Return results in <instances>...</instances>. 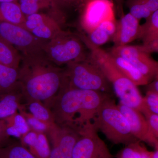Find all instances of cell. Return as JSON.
<instances>
[{
    "instance_id": "1",
    "label": "cell",
    "mask_w": 158,
    "mask_h": 158,
    "mask_svg": "<svg viewBox=\"0 0 158 158\" xmlns=\"http://www.w3.org/2000/svg\"><path fill=\"white\" fill-rule=\"evenodd\" d=\"M64 69L52 63L44 54L22 56L18 82L26 101L42 102L48 108L64 81Z\"/></svg>"
},
{
    "instance_id": "2",
    "label": "cell",
    "mask_w": 158,
    "mask_h": 158,
    "mask_svg": "<svg viewBox=\"0 0 158 158\" xmlns=\"http://www.w3.org/2000/svg\"><path fill=\"white\" fill-rule=\"evenodd\" d=\"M110 94L71 88L64 81L49 105L58 125L70 128L80 134L92 122L97 112Z\"/></svg>"
},
{
    "instance_id": "3",
    "label": "cell",
    "mask_w": 158,
    "mask_h": 158,
    "mask_svg": "<svg viewBox=\"0 0 158 158\" xmlns=\"http://www.w3.org/2000/svg\"><path fill=\"white\" fill-rule=\"evenodd\" d=\"M80 37L89 50V59L102 71L120 100V102L141 112L143 108V97L138 86L118 70L108 52L94 45L85 35H80Z\"/></svg>"
},
{
    "instance_id": "4",
    "label": "cell",
    "mask_w": 158,
    "mask_h": 158,
    "mask_svg": "<svg viewBox=\"0 0 158 158\" xmlns=\"http://www.w3.org/2000/svg\"><path fill=\"white\" fill-rule=\"evenodd\" d=\"M92 121L96 131L101 132L113 144L127 145L138 141L133 135L126 118L110 96L102 103Z\"/></svg>"
},
{
    "instance_id": "5",
    "label": "cell",
    "mask_w": 158,
    "mask_h": 158,
    "mask_svg": "<svg viewBox=\"0 0 158 158\" xmlns=\"http://www.w3.org/2000/svg\"><path fill=\"white\" fill-rule=\"evenodd\" d=\"M88 51L79 35L62 30L47 42L44 53L52 63L60 66L86 60L90 54Z\"/></svg>"
},
{
    "instance_id": "6",
    "label": "cell",
    "mask_w": 158,
    "mask_h": 158,
    "mask_svg": "<svg viewBox=\"0 0 158 158\" xmlns=\"http://www.w3.org/2000/svg\"><path fill=\"white\" fill-rule=\"evenodd\" d=\"M64 74V83L71 88L108 94L112 91L110 82L89 58L66 65Z\"/></svg>"
},
{
    "instance_id": "7",
    "label": "cell",
    "mask_w": 158,
    "mask_h": 158,
    "mask_svg": "<svg viewBox=\"0 0 158 158\" xmlns=\"http://www.w3.org/2000/svg\"><path fill=\"white\" fill-rule=\"evenodd\" d=\"M0 38L12 46L21 56L44 54L47 40L39 39L22 26L0 22Z\"/></svg>"
},
{
    "instance_id": "8",
    "label": "cell",
    "mask_w": 158,
    "mask_h": 158,
    "mask_svg": "<svg viewBox=\"0 0 158 158\" xmlns=\"http://www.w3.org/2000/svg\"><path fill=\"white\" fill-rule=\"evenodd\" d=\"M97 132L92 122L86 124L80 133L71 158H113Z\"/></svg>"
},
{
    "instance_id": "9",
    "label": "cell",
    "mask_w": 158,
    "mask_h": 158,
    "mask_svg": "<svg viewBox=\"0 0 158 158\" xmlns=\"http://www.w3.org/2000/svg\"><path fill=\"white\" fill-rule=\"evenodd\" d=\"M110 52L122 57L151 82L158 77V62L141 48L140 45L113 46Z\"/></svg>"
},
{
    "instance_id": "10",
    "label": "cell",
    "mask_w": 158,
    "mask_h": 158,
    "mask_svg": "<svg viewBox=\"0 0 158 158\" xmlns=\"http://www.w3.org/2000/svg\"><path fill=\"white\" fill-rule=\"evenodd\" d=\"M52 145L50 158H71L79 133L70 128L56 123L50 126L46 135Z\"/></svg>"
},
{
    "instance_id": "11",
    "label": "cell",
    "mask_w": 158,
    "mask_h": 158,
    "mask_svg": "<svg viewBox=\"0 0 158 158\" xmlns=\"http://www.w3.org/2000/svg\"><path fill=\"white\" fill-rule=\"evenodd\" d=\"M116 19L114 5L110 0H89L81 20L83 29L88 34L106 20Z\"/></svg>"
},
{
    "instance_id": "12",
    "label": "cell",
    "mask_w": 158,
    "mask_h": 158,
    "mask_svg": "<svg viewBox=\"0 0 158 158\" xmlns=\"http://www.w3.org/2000/svg\"><path fill=\"white\" fill-rule=\"evenodd\" d=\"M23 27L35 37L47 41L62 30L59 23L53 18L39 12L26 16Z\"/></svg>"
},
{
    "instance_id": "13",
    "label": "cell",
    "mask_w": 158,
    "mask_h": 158,
    "mask_svg": "<svg viewBox=\"0 0 158 158\" xmlns=\"http://www.w3.org/2000/svg\"><path fill=\"white\" fill-rule=\"evenodd\" d=\"M140 21L130 13L123 15L116 21V30L112 38L114 46H122L138 39Z\"/></svg>"
},
{
    "instance_id": "14",
    "label": "cell",
    "mask_w": 158,
    "mask_h": 158,
    "mask_svg": "<svg viewBox=\"0 0 158 158\" xmlns=\"http://www.w3.org/2000/svg\"><path fill=\"white\" fill-rule=\"evenodd\" d=\"M118 110L126 118L133 135L140 141L149 144L148 126L146 118L140 111L119 102Z\"/></svg>"
},
{
    "instance_id": "15",
    "label": "cell",
    "mask_w": 158,
    "mask_h": 158,
    "mask_svg": "<svg viewBox=\"0 0 158 158\" xmlns=\"http://www.w3.org/2000/svg\"><path fill=\"white\" fill-rule=\"evenodd\" d=\"M21 143L28 147L29 150L36 158H50L51 149L48 138L44 133L31 129L20 138Z\"/></svg>"
},
{
    "instance_id": "16",
    "label": "cell",
    "mask_w": 158,
    "mask_h": 158,
    "mask_svg": "<svg viewBox=\"0 0 158 158\" xmlns=\"http://www.w3.org/2000/svg\"><path fill=\"white\" fill-rule=\"evenodd\" d=\"M23 95L19 86L0 97V119H4L17 112L22 106Z\"/></svg>"
},
{
    "instance_id": "17",
    "label": "cell",
    "mask_w": 158,
    "mask_h": 158,
    "mask_svg": "<svg viewBox=\"0 0 158 158\" xmlns=\"http://www.w3.org/2000/svg\"><path fill=\"white\" fill-rule=\"evenodd\" d=\"M108 52L118 70L136 86H144L150 82L138 69L126 59L116 54Z\"/></svg>"
},
{
    "instance_id": "18",
    "label": "cell",
    "mask_w": 158,
    "mask_h": 158,
    "mask_svg": "<svg viewBox=\"0 0 158 158\" xmlns=\"http://www.w3.org/2000/svg\"><path fill=\"white\" fill-rule=\"evenodd\" d=\"M116 19L105 21L86 36L94 45L100 47L112 39L116 30Z\"/></svg>"
},
{
    "instance_id": "19",
    "label": "cell",
    "mask_w": 158,
    "mask_h": 158,
    "mask_svg": "<svg viewBox=\"0 0 158 158\" xmlns=\"http://www.w3.org/2000/svg\"><path fill=\"white\" fill-rule=\"evenodd\" d=\"M25 19L18 2L0 3V22L23 27Z\"/></svg>"
},
{
    "instance_id": "20",
    "label": "cell",
    "mask_w": 158,
    "mask_h": 158,
    "mask_svg": "<svg viewBox=\"0 0 158 158\" xmlns=\"http://www.w3.org/2000/svg\"><path fill=\"white\" fill-rule=\"evenodd\" d=\"M145 19L140 27L138 39L142 40L143 46L158 43V10Z\"/></svg>"
},
{
    "instance_id": "21",
    "label": "cell",
    "mask_w": 158,
    "mask_h": 158,
    "mask_svg": "<svg viewBox=\"0 0 158 158\" xmlns=\"http://www.w3.org/2000/svg\"><path fill=\"white\" fill-rule=\"evenodd\" d=\"M19 68H15L0 63V94H4L19 86Z\"/></svg>"
},
{
    "instance_id": "22",
    "label": "cell",
    "mask_w": 158,
    "mask_h": 158,
    "mask_svg": "<svg viewBox=\"0 0 158 158\" xmlns=\"http://www.w3.org/2000/svg\"><path fill=\"white\" fill-rule=\"evenodd\" d=\"M22 56L13 47L0 38V63L19 68Z\"/></svg>"
},
{
    "instance_id": "23",
    "label": "cell",
    "mask_w": 158,
    "mask_h": 158,
    "mask_svg": "<svg viewBox=\"0 0 158 158\" xmlns=\"http://www.w3.org/2000/svg\"><path fill=\"white\" fill-rule=\"evenodd\" d=\"M0 158H36L21 143L11 141L0 147Z\"/></svg>"
},
{
    "instance_id": "24",
    "label": "cell",
    "mask_w": 158,
    "mask_h": 158,
    "mask_svg": "<svg viewBox=\"0 0 158 158\" xmlns=\"http://www.w3.org/2000/svg\"><path fill=\"white\" fill-rule=\"evenodd\" d=\"M25 106L27 107L30 113L34 117L49 125L56 123L50 110L39 101L27 102Z\"/></svg>"
},
{
    "instance_id": "25",
    "label": "cell",
    "mask_w": 158,
    "mask_h": 158,
    "mask_svg": "<svg viewBox=\"0 0 158 158\" xmlns=\"http://www.w3.org/2000/svg\"><path fill=\"white\" fill-rule=\"evenodd\" d=\"M20 8L25 16L38 13L39 10L48 8L52 0H19Z\"/></svg>"
},
{
    "instance_id": "26",
    "label": "cell",
    "mask_w": 158,
    "mask_h": 158,
    "mask_svg": "<svg viewBox=\"0 0 158 158\" xmlns=\"http://www.w3.org/2000/svg\"><path fill=\"white\" fill-rule=\"evenodd\" d=\"M146 118L148 126L149 144L158 149V114L149 112L142 113Z\"/></svg>"
},
{
    "instance_id": "27",
    "label": "cell",
    "mask_w": 158,
    "mask_h": 158,
    "mask_svg": "<svg viewBox=\"0 0 158 158\" xmlns=\"http://www.w3.org/2000/svg\"><path fill=\"white\" fill-rule=\"evenodd\" d=\"M18 110L20 114L23 116L26 119L31 129L36 131L44 133L47 135L50 125L39 120L33 116L31 113L26 111L23 105H22Z\"/></svg>"
},
{
    "instance_id": "28",
    "label": "cell",
    "mask_w": 158,
    "mask_h": 158,
    "mask_svg": "<svg viewBox=\"0 0 158 158\" xmlns=\"http://www.w3.org/2000/svg\"><path fill=\"white\" fill-rule=\"evenodd\" d=\"M127 5L130 9V13L138 20L147 19L152 13L139 0H127Z\"/></svg>"
},
{
    "instance_id": "29",
    "label": "cell",
    "mask_w": 158,
    "mask_h": 158,
    "mask_svg": "<svg viewBox=\"0 0 158 158\" xmlns=\"http://www.w3.org/2000/svg\"><path fill=\"white\" fill-rule=\"evenodd\" d=\"M4 120L7 123H10L16 128L22 135V137L31 131V128L23 116L17 112Z\"/></svg>"
},
{
    "instance_id": "30",
    "label": "cell",
    "mask_w": 158,
    "mask_h": 158,
    "mask_svg": "<svg viewBox=\"0 0 158 158\" xmlns=\"http://www.w3.org/2000/svg\"><path fill=\"white\" fill-rule=\"evenodd\" d=\"M145 112L158 114V93L146 91V95L143 97V108L141 112Z\"/></svg>"
},
{
    "instance_id": "31",
    "label": "cell",
    "mask_w": 158,
    "mask_h": 158,
    "mask_svg": "<svg viewBox=\"0 0 158 158\" xmlns=\"http://www.w3.org/2000/svg\"><path fill=\"white\" fill-rule=\"evenodd\" d=\"M141 146L140 141L126 145L117 156V158H142Z\"/></svg>"
},
{
    "instance_id": "32",
    "label": "cell",
    "mask_w": 158,
    "mask_h": 158,
    "mask_svg": "<svg viewBox=\"0 0 158 158\" xmlns=\"http://www.w3.org/2000/svg\"><path fill=\"white\" fill-rule=\"evenodd\" d=\"M10 137L7 134L6 121L4 119H0V147L11 142L12 141Z\"/></svg>"
},
{
    "instance_id": "33",
    "label": "cell",
    "mask_w": 158,
    "mask_h": 158,
    "mask_svg": "<svg viewBox=\"0 0 158 158\" xmlns=\"http://www.w3.org/2000/svg\"><path fill=\"white\" fill-rule=\"evenodd\" d=\"M152 13L158 10V0H140Z\"/></svg>"
},
{
    "instance_id": "34",
    "label": "cell",
    "mask_w": 158,
    "mask_h": 158,
    "mask_svg": "<svg viewBox=\"0 0 158 158\" xmlns=\"http://www.w3.org/2000/svg\"><path fill=\"white\" fill-rule=\"evenodd\" d=\"M147 85V91L158 93V77L154 79Z\"/></svg>"
},
{
    "instance_id": "35",
    "label": "cell",
    "mask_w": 158,
    "mask_h": 158,
    "mask_svg": "<svg viewBox=\"0 0 158 158\" xmlns=\"http://www.w3.org/2000/svg\"><path fill=\"white\" fill-rule=\"evenodd\" d=\"M115 2L117 5V8H118V14L119 16L121 17L124 15L123 11V0H114Z\"/></svg>"
},
{
    "instance_id": "36",
    "label": "cell",
    "mask_w": 158,
    "mask_h": 158,
    "mask_svg": "<svg viewBox=\"0 0 158 158\" xmlns=\"http://www.w3.org/2000/svg\"><path fill=\"white\" fill-rule=\"evenodd\" d=\"M150 152L144 146H141V154L142 158H150L149 155Z\"/></svg>"
},
{
    "instance_id": "37",
    "label": "cell",
    "mask_w": 158,
    "mask_h": 158,
    "mask_svg": "<svg viewBox=\"0 0 158 158\" xmlns=\"http://www.w3.org/2000/svg\"><path fill=\"white\" fill-rule=\"evenodd\" d=\"M150 158H158V149H155L153 152H150Z\"/></svg>"
},
{
    "instance_id": "38",
    "label": "cell",
    "mask_w": 158,
    "mask_h": 158,
    "mask_svg": "<svg viewBox=\"0 0 158 158\" xmlns=\"http://www.w3.org/2000/svg\"><path fill=\"white\" fill-rule=\"evenodd\" d=\"M18 1H19V0H0V3L18 2Z\"/></svg>"
},
{
    "instance_id": "39",
    "label": "cell",
    "mask_w": 158,
    "mask_h": 158,
    "mask_svg": "<svg viewBox=\"0 0 158 158\" xmlns=\"http://www.w3.org/2000/svg\"><path fill=\"white\" fill-rule=\"evenodd\" d=\"M2 94H0V95H2Z\"/></svg>"
},
{
    "instance_id": "40",
    "label": "cell",
    "mask_w": 158,
    "mask_h": 158,
    "mask_svg": "<svg viewBox=\"0 0 158 158\" xmlns=\"http://www.w3.org/2000/svg\"><path fill=\"white\" fill-rule=\"evenodd\" d=\"M0 95V97H1V95Z\"/></svg>"
}]
</instances>
